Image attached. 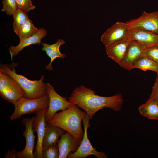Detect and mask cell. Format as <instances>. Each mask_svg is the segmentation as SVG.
<instances>
[{
	"label": "cell",
	"mask_w": 158,
	"mask_h": 158,
	"mask_svg": "<svg viewBox=\"0 0 158 158\" xmlns=\"http://www.w3.org/2000/svg\"><path fill=\"white\" fill-rule=\"evenodd\" d=\"M68 100L83 109L90 120L94 115L101 109L108 108L117 111L122 108L123 100L121 95L103 97L97 95L92 90L81 85L75 88Z\"/></svg>",
	"instance_id": "1"
},
{
	"label": "cell",
	"mask_w": 158,
	"mask_h": 158,
	"mask_svg": "<svg viewBox=\"0 0 158 158\" xmlns=\"http://www.w3.org/2000/svg\"><path fill=\"white\" fill-rule=\"evenodd\" d=\"M86 114L73 104L66 109L55 113L47 122L63 129L81 140L84 133L81 122Z\"/></svg>",
	"instance_id": "2"
},
{
	"label": "cell",
	"mask_w": 158,
	"mask_h": 158,
	"mask_svg": "<svg viewBox=\"0 0 158 158\" xmlns=\"http://www.w3.org/2000/svg\"><path fill=\"white\" fill-rule=\"evenodd\" d=\"M15 63L10 65L3 64L2 68L18 84L22 90L25 97L31 99H37L47 93V83L44 82V76L42 75L39 80H30L24 75L16 73L14 67Z\"/></svg>",
	"instance_id": "3"
},
{
	"label": "cell",
	"mask_w": 158,
	"mask_h": 158,
	"mask_svg": "<svg viewBox=\"0 0 158 158\" xmlns=\"http://www.w3.org/2000/svg\"><path fill=\"white\" fill-rule=\"evenodd\" d=\"M49 102L47 92L44 96L37 99H31L23 97L13 104L15 110L10 119L11 120L18 119L25 114L36 113L41 110L47 109Z\"/></svg>",
	"instance_id": "4"
},
{
	"label": "cell",
	"mask_w": 158,
	"mask_h": 158,
	"mask_svg": "<svg viewBox=\"0 0 158 158\" xmlns=\"http://www.w3.org/2000/svg\"><path fill=\"white\" fill-rule=\"evenodd\" d=\"M89 116L86 114L83 119L84 126V135L80 146L74 153H70L67 158H85L89 155H93L97 158H107V157L103 152L97 151L92 146L88 139L87 130L90 127Z\"/></svg>",
	"instance_id": "5"
},
{
	"label": "cell",
	"mask_w": 158,
	"mask_h": 158,
	"mask_svg": "<svg viewBox=\"0 0 158 158\" xmlns=\"http://www.w3.org/2000/svg\"><path fill=\"white\" fill-rule=\"evenodd\" d=\"M130 30L139 29L158 34V11H143L137 18L126 22Z\"/></svg>",
	"instance_id": "6"
},
{
	"label": "cell",
	"mask_w": 158,
	"mask_h": 158,
	"mask_svg": "<svg viewBox=\"0 0 158 158\" xmlns=\"http://www.w3.org/2000/svg\"><path fill=\"white\" fill-rule=\"evenodd\" d=\"M46 91L49 98V106L45 115V120L47 122L57 111L64 110L73 104L67 100L66 97L59 95L49 83H47Z\"/></svg>",
	"instance_id": "7"
},
{
	"label": "cell",
	"mask_w": 158,
	"mask_h": 158,
	"mask_svg": "<svg viewBox=\"0 0 158 158\" xmlns=\"http://www.w3.org/2000/svg\"><path fill=\"white\" fill-rule=\"evenodd\" d=\"M47 109H43L35 113L36 116L35 117L32 124L33 129L37 133V136L35 151L34 153L35 158H43L42 143L47 123L45 115Z\"/></svg>",
	"instance_id": "8"
},
{
	"label": "cell",
	"mask_w": 158,
	"mask_h": 158,
	"mask_svg": "<svg viewBox=\"0 0 158 158\" xmlns=\"http://www.w3.org/2000/svg\"><path fill=\"white\" fill-rule=\"evenodd\" d=\"M35 118H24L22 120L23 124L26 127L23 135L26 140V145L23 150L17 152L16 157L18 158H34L33 149L35 136L34 135V130L32 124Z\"/></svg>",
	"instance_id": "9"
},
{
	"label": "cell",
	"mask_w": 158,
	"mask_h": 158,
	"mask_svg": "<svg viewBox=\"0 0 158 158\" xmlns=\"http://www.w3.org/2000/svg\"><path fill=\"white\" fill-rule=\"evenodd\" d=\"M130 30L126 23L117 22L102 35L101 41L106 46L114 42L128 37Z\"/></svg>",
	"instance_id": "10"
},
{
	"label": "cell",
	"mask_w": 158,
	"mask_h": 158,
	"mask_svg": "<svg viewBox=\"0 0 158 158\" xmlns=\"http://www.w3.org/2000/svg\"><path fill=\"white\" fill-rule=\"evenodd\" d=\"M132 41L128 36L105 46L108 56L120 66L127 48Z\"/></svg>",
	"instance_id": "11"
},
{
	"label": "cell",
	"mask_w": 158,
	"mask_h": 158,
	"mask_svg": "<svg viewBox=\"0 0 158 158\" xmlns=\"http://www.w3.org/2000/svg\"><path fill=\"white\" fill-rule=\"evenodd\" d=\"M81 141L68 132L62 134L56 144L59 150L58 158H67L69 153L75 152Z\"/></svg>",
	"instance_id": "12"
},
{
	"label": "cell",
	"mask_w": 158,
	"mask_h": 158,
	"mask_svg": "<svg viewBox=\"0 0 158 158\" xmlns=\"http://www.w3.org/2000/svg\"><path fill=\"white\" fill-rule=\"evenodd\" d=\"M146 47L135 40H132L128 45L120 66L128 70L132 69L133 63L143 54Z\"/></svg>",
	"instance_id": "13"
},
{
	"label": "cell",
	"mask_w": 158,
	"mask_h": 158,
	"mask_svg": "<svg viewBox=\"0 0 158 158\" xmlns=\"http://www.w3.org/2000/svg\"><path fill=\"white\" fill-rule=\"evenodd\" d=\"M128 37L132 40L136 41L146 48L158 46V34L148 31L131 29Z\"/></svg>",
	"instance_id": "14"
},
{
	"label": "cell",
	"mask_w": 158,
	"mask_h": 158,
	"mask_svg": "<svg viewBox=\"0 0 158 158\" xmlns=\"http://www.w3.org/2000/svg\"><path fill=\"white\" fill-rule=\"evenodd\" d=\"M46 35V30L42 28H40L36 33L20 42L17 45L11 46L8 50L11 59L25 47L33 44H40L42 43L41 39L45 37Z\"/></svg>",
	"instance_id": "15"
},
{
	"label": "cell",
	"mask_w": 158,
	"mask_h": 158,
	"mask_svg": "<svg viewBox=\"0 0 158 158\" xmlns=\"http://www.w3.org/2000/svg\"><path fill=\"white\" fill-rule=\"evenodd\" d=\"M65 43L63 40L59 39L55 43L52 44H49L44 43H42V50L45 51L47 55L51 59L50 63L45 66L46 70L51 71L53 70L52 63L56 58H59L64 59L66 57V54H62L59 50L61 46Z\"/></svg>",
	"instance_id": "16"
},
{
	"label": "cell",
	"mask_w": 158,
	"mask_h": 158,
	"mask_svg": "<svg viewBox=\"0 0 158 158\" xmlns=\"http://www.w3.org/2000/svg\"><path fill=\"white\" fill-rule=\"evenodd\" d=\"M65 132L63 129L47 122L43 141V150L50 146L56 145L59 137Z\"/></svg>",
	"instance_id": "17"
},
{
	"label": "cell",
	"mask_w": 158,
	"mask_h": 158,
	"mask_svg": "<svg viewBox=\"0 0 158 158\" xmlns=\"http://www.w3.org/2000/svg\"><path fill=\"white\" fill-rule=\"evenodd\" d=\"M0 95L5 100L13 104L25 97L22 90L15 80L9 86L0 91Z\"/></svg>",
	"instance_id": "18"
},
{
	"label": "cell",
	"mask_w": 158,
	"mask_h": 158,
	"mask_svg": "<svg viewBox=\"0 0 158 158\" xmlns=\"http://www.w3.org/2000/svg\"><path fill=\"white\" fill-rule=\"evenodd\" d=\"M138 110L143 116L158 120V103L155 101L148 100L139 107Z\"/></svg>",
	"instance_id": "19"
},
{
	"label": "cell",
	"mask_w": 158,
	"mask_h": 158,
	"mask_svg": "<svg viewBox=\"0 0 158 158\" xmlns=\"http://www.w3.org/2000/svg\"><path fill=\"white\" fill-rule=\"evenodd\" d=\"M138 68L144 71L151 70L157 73L158 64L148 57L142 54L133 63L132 69Z\"/></svg>",
	"instance_id": "20"
},
{
	"label": "cell",
	"mask_w": 158,
	"mask_h": 158,
	"mask_svg": "<svg viewBox=\"0 0 158 158\" xmlns=\"http://www.w3.org/2000/svg\"><path fill=\"white\" fill-rule=\"evenodd\" d=\"M39 29L35 27L32 21L29 18H27L20 27L18 35L20 42L30 37L36 33Z\"/></svg>",
	"instance_id": "21"
},
{
	"label": "cell",
	"mask_w": 158,
	"mask_h": 158,
	"mask_svg": "<svg viewBox=\"0 0 158 158\" xmlns=\"http://www.w3.org/2000/svg\"><path fill=\"white\" fill-rule=\"evenodd\" d=\"M13 15L14 18L13 29L15 33L18 35L20 27L28 17L27 12L18 8Z\"/></svg>",
	"instance_id": "22"
},
{
	"label": "cell",
	"mask_w": 158,
	"mask_h": 158,
	"mask_svg": "<svg viewBox=\"0 0 158 158\" xmlns=\"http://www.w3.org/2000/svg\"><path fill=\"white\" fill-rule=\"evenodd\" d=\"M1 11L9 16L13 15L18 8L16 0H3Z\"/></svg>",
	"instance_id": "23"
},
{
	"label": "cell",
	"mask_w": 158,
	"mask_h": 158,
	"mask_svg": "<svg viewBox=\"0 0 158 158\" xmlns=\"http://www.w3.org/2000/svg\"><path fill=\"white\" fill-rule=\"evenodd\" d=\"M43 158H58L59 150L57 145L50 146L43 149Z\"/></svg>",
	"instance_id": "24"
},
{
	"label": "cell",
	"mask_w": 158,
	"mask_h": 158,
	"mask_svg": "<svg viewBox=\"0 0 158 158\" xmlns=\"http://www.w3.org/2000/svg\"><path fill=\"white\" fill-rule=\"evenodd\" d=\"M142 54L148 57L158 64V46L146 48Z\"/></svg>",
	"instance_id": "25"
},
{
	"label": "cell",
	"mask_w": 158,
	"mask_h": 158,
	"mask_svg": "<svg viewBox=\"0 0 158 158\" xmlns=\"http://www.w3.org/2000/svg\"><path fill=\"white\" fill-rule=\"evenodd\" d=\"M16 1L18 8L27 12L35 8V6L32 4L31 0H16Z\"/></svg>",
	"instance_id": "26"
},
{
	"label": "cell",
	"mask_w": 158,
	"mask_h": 158,
	"mask_svg": "<svg viewBox=\"0 0 158 158\" xmlns=\"http://www.w3.org/2000/svg\"><path fill=\"white\" fill-rule=\"evenodd\" d=\"M148 100L155 101L158 103V76H157L152 92Z\"/></svg>",
	"instance_id": "27"
},
{
	"label": "cell",
	"mask_w": 158,
	"mask_h": 158,
	"mask_svg": "<svg viewBox=\"0 0 158 158\" xmlns=\"http://www.w3.org/2000/svg\"><path fill=\"white\" fill-rule=\"evenodd\" d=\"M17 152L15 150H12L8 152L5 154L6 158H15L16 157Z\"/></svg>",
	"instance_id": "28"
},
{
	"label": "cell",
	"mask_w": 158,
	"mask_h": 158,
	"mask_svg": "<svg viewBox=\"0 0 158 158\" xmlns=\"http://www.w3.org/2000/svg\"><path fill=\"white\" fill-rule=\"evenodd\" d=\"M157 73V76H158V71Z\"/></svg>",
	"instance_id": "29"
}]
</instances>
